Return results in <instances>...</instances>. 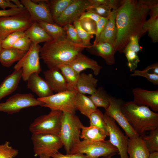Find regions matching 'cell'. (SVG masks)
<instances>
[{
    "instance_id": "32",
    "label": "cell",
    "mask_w": 158,
    "mask_h": 158,
    "mask_svg": "<svg viewBox=\"0 0 158 158\" xmlns=\"http://www.w3.org/2000/svg\"><path fill=\"white\" fill-rule=\"evenodd\" d=\"M75 0H48L50 11L55 23L57 19L66 8Z\"/></svg>"
},
{
    "instance_id": "26",
    "label": "cell",
    "mask_w": 158,
    "mask_h": 158,
    "mask_svg": "<svg viewBox=\"0 0 158 158\" xmlns=\"http://www.w3.org/2000/svg\"><path fill=\"white\" fill-rule=\"evenodd\" d=\"M27 52L12 48H2L0 52V62L4 66L9 67L21 60Z\"/></svg>"
},
{
    "instance_id": "56",
    "label": "cell",
    "mask_w": 158,
    "mask_h": 158,
    "mask_svg": "<svg viewBox=\"0 0 158 158\" xmlns=\"http://www.w3.org/2000/svg\"><path fill=\"white\" fill-rule=\"evenodd\" d=\"M2 40H0V52L2 49Z\"/></svg>"
},
{
    "instance_id": "9",
    "label": "cell",
    "mask_w": 158,
    "mask_h": 158,
    "mask_svg": "<svg viewBox=\"0 0 158 158\" xmlns=\"http://www.w3.org/2000/svg\"><path fill=\"white\" fill-rule=\"evenodd\" d=\"M31 139L34 155L36 156L44 154L50 157L58 152L63 146L59 136L55 135L32 134Z\"/></svg>"
},
{
    "instance_id": "13",
    "label": "cell",
    "mask_w": 158,
    "mask_h": 158,
    "mask_svg": "<svg viewBox=\"0 0 158 158\" xmlns=\"http://www.w3.org/2000/svg\"><path fill=\"white\" fill-rule=\"evenodd\" d=\"M20 1L29 13L33 21H43L55 23L50 11L48 0H21Z\"/></svg>"
},
{
    "instance_id": "20",
    "label": "cell",
    "mask_w": 158,
    "mask_h": 158,
    "mask_svg": "<svg viewBox=\"0 0 158 158\" xmlns=\"http://www.w3.org/2000/svg\"><path fill=\"white\" fill-rule=\"evenodd\" d=\"M139 39L138 35L131 37L123 51L128 60V66L131 72L135 70L140 61L138 53L142 49L139 44Z\"/></svg>"
},
{
    "instance_id": "2",
    "label": "cell",
    "mask_w": 158,
    "mask_h": 158,
    "mask_svg": "<svg viewBox=\"0 0 158 158\" xmlns=\"http://www.w3.org/2000/svg\"><path fill=\"white\" fill-rule=\"evenodd\" d=\"M88 48L82 44L74 43L67 38L53 39L41 47L40 55L49 69L58 68L61 64L68 63Z\"/></svg>"
},
{
    "instance_id": "22",
    "label": "cell",
    "mask_w": 158,
    "mask_h": 158,
    "mask_svg": "<svg viewBox=\"0 0 158 158\" xmlns=\"http://www.w3.org/2000/svg\"><path fill=\"white\" fill-rule=\"evenodd\" d=\"M128 158H148L150 152L140 136L129 138L127 149Z\"/></svg>"
},
{
    "instance_id": "3",
    "label": "cell",
    "mask_w": 158,
    "mask_h": 158,
    "mask_svg": "<svg viewBox=\"0 0 158 158\" xmlns=\"http://www.w3.org/2000/svg\"><path fill=\"white\" fill-rule=\"evenodd\" d=\"M121 110L130 126L140 136L158 128V114L148 107L129 101L123 103Z\"/></svg>"
},
{
    "instance_id": "36",
    "label": "cell",
    "mask_w": 158,
    "mask_h": 158,
    "mask_svg": "<svg viewBox=\"0 0 158 158\" xmlns=\"http://www.w3.org/2000/svg\"><path fill=\"white\" fill-rule=\"evenodd\" d=\"M142 137L150 153L158 152V128L150 131L148 135Z\"/></svg>"
},
{
    "instance_id": "29",
    "label": "cell",
    "mask_w": 158,
    "mask_h": 158,
    "mask_svg": "<svg viewBox=\"0 0 158 158\" xmlns=\"http://www.w3.org/2000/svg\"><path fill=\"white\" fill-rule=\"evenodd\" d=\"M82 132L80 138L90 141H98L105 140L107 135L102 130L95 126H84L81 127Z\"/></svg>"
},
{
    "instance_id": "48",
    "label": "cell",
    "mask_w": 158,
    "mask_h": 158,
    "mask_svg": "<svg viewBox=\"0 0 158 158\" xmlns=\"http://www.w3.org/2000/svg\"><path fill=\"white\" fill-rule=\"evenodd\" d=\"M50 157L52 158H86L85 155L83 153L64 154L59 152L52 154Z\"/></svg>"
},
{
    "instance_id": "34",
    "label": "cell",
    "mask_w": 158,
    "mask_h": 158,
    "mask_svg": "<svg viewBox=\"0 0 158 158\" xmlns=\"http://www.w3.org/2000/svg\"><path fill=\"white\" fill-rule=\"evenodd\" d=\"M154 42L158 41V17L150 18L146 20L143 26L142 33L143 35L146 32Z\"/></svg>"
},
{
    "instance_id": "28",
    "label": "cell",
    "mask_w": 158,
    "mask_h": 158,
    "mask_svg": "<svg viewBox=\"0 0 158 158\" xmlns=\"http://www.w3.org/2000/svg\"><path fill=\"white\" fill-rule=\"evenodd\" d=\"M76 110L89 118L91 114L97 109L89 97L77 92L75 102Z\"/></svg>"
},
{
    "instance_id": "41",
    "label": "cell",
    "mask_w": 158,
    "mask_h": 158,
    "mask_svg": "<svg viewBox=\"0 0 158 158\" xmlns=\"http://www.w3.org/2000/svg\"><path fill=\"white\" fill-rule=\"evenodd\" d=\"M111 8L104 5L90 6L86 10L98 15L101 17L108 18L111 12Z\"/></svg>"
},
{
    "instance_id": "38",
    "label": "cell",
    "mask_w": 158,
    "mask_h": 158,
    "mask_svg": "<svg viewBox=\"0 0 158 158\" xmlns=\"http://www.w3.org/2000/svg\"><path fill=\"white\" fill-rule=\"evenodd\" d=\"M9 142L6 141L0 144V158H15L18 154V150L10 146Z\"/></svg>"
},
{
    "instance_id": "35",
    "label": "cell",
    "mask_w": 158,
    "mask_h": 158,
    "mask_svg": "<svg viewBox=\"0 0 158 158\" xmlns=\"http://www.w3.org/2000/svg\"><path fill=\"white\" fill-rule=\"evenodd\" d=\"M90 126L97 127L103 130L107 136L109 134L106 123L104 120L103 114L99 109L92 112L88 118Z\"/></svg>"
},
{
    "instance_id": "52",
    "label": "cell",
    "mask_w": 158,
    "mask_h": 158,
    "mask_svg": "<svg viewBox=\"0 0 158 158\" xmlns=\"http://www.w3.org/2000/svg\"><path fill=\"white\" fill-rule=\"evenodd\" d=\"M145 69L150 73L158 75L157 63L149 65Z\"/></svg>"
},
{
    "instance_id": "5",
    "label": "cell",
    "mask_w": 158,
    "mask_h": 158,
    "mask_svg": "<svg viewBox=\"0 0 158 158\" xmlns=\"http://www.w3.org/2000/svg\"><path fill=\"white\" fill-rule=\"evenodd\" d=\"M118 152L117 149L109 140L98 141H90L83 140L75 144L71 149L70 154H85L86 158H107Z\"/></svg>"
},
{
    "instance_id": "53",
    "label": "cell",
    "mask_w": 158,
    "mask_h": 158,
    "mask_svg": "<svg viewBox=\"0 0 158 158\" xmlns=\"http://www.w3.org/2000/svg\"><path fill=\"white\" fill-rule=\"evenodd\" d=\"M10 1L12 2L18 8H22L24 7L21 4L20 1L18 0H11Z\"/></svg>"
},
{
    "instance_id": "4",
    "label": "cell",
    "mask_w": 158,
    "mask_h": 158,
    "mask_svg": "<svg viewBox=\"0 0 158 158\" xmlns=\"http://www.w3.org/2000/svg\"><path fill=\"white\" fill-rule=\"evenodd\" d=\"M83 124L75 114L63 112L59 137L66 154H70L72 147L80 140Z\"/></svg>"
},
{
    "instance_id": "10",
    "label": "cell",
    "mask_w": 158,
    "mask_h": 158,
    "mask_svg": "<svg viewBox=\"0 0 158 158\" xmlns=\"http://www.w3.org/2000/svg\"><path fill=\"white\" fill-rule=\"evenodd\" d=\"M41 46L32 43L30 49L24 56L14 66L15 70L22 69V78L27 81L33 73L39 74L41 71L40 62V52Z\"/></svg>"
},
{
    "instance_id": "30",
    "label": "cell",
    "mask_w": 158,
    "mask_h": 158,
    "mask_svg": "<svg viewBox=\"0 0 158 158\" xmlns=\"http://www.w3.org/2000/svg\"><path fill=\"white\" fill-rule=\"evenodd\" d=\"M63 75L67 85V90L76 89L80 73L66 64H61L58 67Z\"/></svg>"
},
{
    "instance_id": "21",
    "label": "cell",
    "mask_w": 158,
    "mask_h": 158,
    "mask_svg": "<svg viewBox=\"0 0 158 158\" xmlns=\"http://www.w3.org/2000/svg\"><path fill=\"white\" fill-rule=\"evenodd\" d=\"M91 54L101 57L106 63L111 65L115 62L114 54L116 52L114 46L108 42H98L86 49Z\"/></svg>"
},
{
    "instance_id": "16",
    "label": "cell",
    "mask_w": 158,
    "mask_h": 158,
    "mask_svg": "<svg viewBox=\"0 0 158 158\" xmlns=\"http://www.w3.org/2000/svg\"><path fill=\"white\" fill-rule=\"evenodd\" d=\"M133 102L140 106L150 107L155 111H158V90L150 91L140 88L132 90Z\"/></svg>"
},
{
    "instance_id": "44",
    "label": "cell",
    "mask_w": 158,
    "mask_h": 158,
    "mask_svg": "<svg viewBox=\"0 0 158 158\" xmlns=\"http://www.w3.org/2000/svg\"><path fill=\"white\" fill-rule=\"evenodd\" d=\"M32 43L31 40L25 35L19 38L12 48L27 51L30 49Z\"/></svg>"
},
{
    "instance_id": "8",
    "label": "cell",
    "mask_w": 158,
    "mask_h": 158,
    "mask_svg": "<svg viewBox=\"0 0 158 158\" xmlns=\"http://www.w3.org/2000/svg\"><path fill=\"white\" fill-rule=\"evenodd\" d=\"M34 22L26 9L16 15L0 17V40L14 32L25 31Z\"/></svg>"
},
{
    "instance_id": "54",
    "label": "cell",
    "mask_w": 158,
    "mask_h": 158,
    "mask_svg": "<svg viewBox=\"0 0 158 158\" xmlns=\"http://www.w3.org/2000/svg\"><path fill=\"white\" fill-rule=\"evenodd\" d=\"M148 158H158V152L150 153Z\"/></svg>"
},
{
    "instance_id": "19",
    "label": "cell",
    "mask_w": 158,
    "mask_h": 158,
    "mask_svg": "<svg viewBox=\"0 0 158 158\" xmlns=\"http://www.w3.org/2000/svg\"><path fill=\"white\" fill-rule=\"evenodd\" d=\"M28 88L35 93L38 98H42L53 95V92L49 85L39 74L34 73L31 74L28 80Z\"/></svg>"
},
{
    "instance_id": "31",
    "label": "cell",
    "mask_w": 158,
    "mask_h": 158,
    "mask_svg": "<svg viewBox=\"0 0 158 158\" xmlns=\"http://www.w3.org/2000/svg\"><path fill=\"white\" fill-rule=\"evenodd\" d=\"M37 23L53 39L67 38L66 32L64 28L57 24L43 21Z\"/></svg>"
},
{
    "instance_id": "49",
    "label": "cell",
    "mask_w": 158,
    "mask_h": 158,
    "mask_svg": "<svg viewBox=\"0 0 158 158\" xmlns=\"http://www.w3.org/2000/svg\"><path fill=\"white\" fill-rule=\"evenodd\" d=\"M149 14L150 17H158V3L157 0H153L150 7Z\"/></svg>"
},
{
    "instance_id": "7",
    "label": "cell",
    "mask_w": 158,
    "mask_h": 158,
    "mask_svg": "<svg viewBox=\"0 0 158 158\" xmlns=\"http://www.w3.org/2000/svg\"><path fill=\"white\" fill-rule=\"evenodd\" d=\"M63 112L51 110L48 114L37 117L30 125L29 130L33 134H49L59 136Z\"/></svg>"
},
{
    "instance_id": "55",
    "label": "cell",
    "mask_w": 158,
    "mask_h": 158,
    "mask_svg": "<svg viewBox=\"0 0 158 158\" xmlns=\"http://www.w3.org/2000/svg\"><path fill=\"white\" fill-rule=\"evenodd\" d=\"M39 156L40 158H50V157L49 156L44 154H41Z\"/></svg>"
},
{
    "instance_id": "23",
    "label": "cell",
    "mask_w": 158,
    "mask_h": 158,
    "mask_svg": "<svg viewBox=\"0 0 158 158\" xmlns=\"http://www.w3.org/2000/svg\"><path fill=\"white\" fill-rule=\"evenodd\" d=\"M22 68L15 70L1 83L0 85V100L16 89L22 78Z\"/></svg>"
},
{
    "instance_id": "1",
    "label": "cell",
    "mask_w": 158,
    "mask_h": 158,
    "mask_svg": "<svg viewBox=\"0 0 158 158\" xmlns=\"http://www.w3.org/2000/svg\"><path fill=\"white\" fill-rule=\"evenodd\" d=\"M153 0H121L116 9V52L123 53L130 38L143 35L142 28L149 14L150 7Z\"/></svg>"
},
{
    "instance_id": "57",
    "label": "cell",
    "mask_w": 158,
    "mask_h": 158,
    "mask_svg": "<svg viewBox=\"0 0 158 158\" xmlns=\"http://www.w3.org/2000/svg\"><path fill=\"white\" fill-rule=\"evenodd\" d=\"M113 156V155H111L107 157L106 158H114L112 157Z\"/></svg>"
},
{
    "instance_id": "18",
    "label": "cell",
    "mask_w": 158,
    "mask_h": 158,
    "mask_svg": "<svg viewBox=\"0 0 158 158\" xmlns=\"http://www.w3.org/2000/svg\"><path fill=\"white\" fill-rule=\"evenodd\" d=\"M43 73L45 81L53 92L57 93L67 90L66 82L58 68L49 69Z\"/></svg>"
},
{
    "instance_id": "46",
    "label": "cell",
    "mask_w": 158,
    "mask_h": 158,
    "mask_svg": "<svg viewBox=\"0 0 158 158\" xmlns=\"http://www.w3.org/2000/svg\"><path fill=\"white\" fill-rule=\"evenodd\" d=\"M108 21V18L101 17L96 22L97 29L95 38L92 45H95L98 43L99 36L106 26Z\"/></svg>"
},
{
    "instance_id": "25",
    "label": "cell",
    "mask_w": 158,
    "mask_h": 158,
    "mask_svg": "<svg viewBox=\"0 0 158 158\" xmlns=\"http://www.w3.org/2000/svg\"><path fill=\"white\" fill-rule=\"evenodd\" d=\"M116 10H113L111 11L108 23L99 36L98 43L108 42L115 47L116 35Z\"/></svg>"
},
{
    "instance_id": "12",
    "label": "cell",
    "mask_w": 158,
    "mask_h": 158,
    "mask_svg": "<svg viewBox=\"0 0 158 158\" xmlns=\"http://www.w3.org/2000/svg\"><path fill=\"white\" fill-rule=\"evenodd\" d=\"M103 116L107 126L110 142L117 149L120 158H128L127 152L128 137L124 135L113 118L105 113Z\"/></svg>"
},
{
    "instance_id": "15",
    "label": "cell",
    "mask_w": 158,
    "mask_h": 158,
    "mask_svg": "<svg viewBox=\"0 0 158 158\" xmlns=\"http://www.w3.org/2000/svg\"><path fill=\"white\" fill-rule=\"evenodd\" d=\"M91 6L89 0H75L57 19L55 23L63 27L79 20L82 14Z\"/></svg>"
},
{
    "instance_id": "39",
    "label": "cell",
    "mask_w": 158,
    "mask_h": 158,
    "mask_svg": "<svg viewBox=\"0 0 158 158\" xmlns=\"http://www.w3.org/2000/svg\"><path fill=\"white\" fill-rule=\"evenodd\" d=\"M25 35V31H17L10 34L2 40V48H11L15 42Z\"/></svg>"
},
{
    "instance_id": "45",
    "label": "cell",
    "mask_w": 158,
    "mask_h": 158,
    "mask_svg": "<svg viewBox=\"0 0 158 158\" xmlns=\"http://www.w3.org/2000/svg\"><path fill=\"white\" fill-rule=\"evenodd\" d=\"M91 6L104 5L113 10H116L119 6L121 1L116 0H89Z\"/></svg>"
},
{
    "instance_id": "27",
    "label": "cell",
    "mask_w": 158,
    "mask_h": 158,
    "mask_svg": "<svg viewBox=\"0 0 158 158\" xmlns=\"http://www.w3.org/2000/svg\"><path fill=\"white\" fill-rule=\"evenodd\" d=\"M25 32L32 43L36 44H39L41 42H47L53 39L37 22H34L31 26L25 31Z\"/></svg>"
},
{
    "instance_id": "40",
    "label": "cell",
    "mask_w": 158,
    "mask_h": 158,
    "mask_svg": "<svg viewBox=\"0 0 158 158\" xmlns=\"http://www.w3.org/2000/svg\"><path fill=\"white\" fill-rule=\"evenodd\" d=\"M66 30L67 38L71 42L76 44H82L77 30L72 24H68L63 26Z\"/></svg>"
},
{
    "instance_id": "43",
    "label": "cell",
    "mask_w": 158,
    "mask_h": 158,
    "mask_svg": "<svg viewBox=\"0 0 158 158\" xmlns=\"http://www.w3.org/2000/svg\"><path fill=\"white\" fill-rule=\"evenodd\" d=\"M133 72V73L130 75L131 76L143 77L154 85H158V75L150 73L145 69L142 70H135Z\"/></svg>"
},
{
    "instance_id": "6",
    "label": "cell",
    "mask_w": 158,
    "mask_h": 158,
    "mask_svg": "<svg viewBox=\"0 0 158 158\" xmlns=\"http://www.w3.org/2000/svg\"><path fill=\"white\" fill-rule=\"evenodd\" d=\"M77 92L76 89L67 90L47 97L37 99L44 103L41 107L49 108L51 110H59L75 114Z\"/></svg>"
},
{
    "instance_id": "50",
    "label": "cell",
    "mask_w": 158,
    "mask_h": 158,
    "mask_svg": "<svg viewBox=\"0 0 158 158\" xmlns=\"http://www.w3.org/2000/svg\"><path fill=\"white\" fill-rule=\"evenodd\" d=\"M101 17L100 16L94 13L87 11L82 14L79 20L84 18H88L96 22Z\"/></svg>"
},
{
    "instance_id": "42",
    "label": "cell",
    "mask_w": 158,
    "mask_h": 158,
    "mask_svg": "<svg viewBox=\"0 0 158 158\" xmlns=\"http://www.w3.org/2000/svg\"><path fill=\"white\" fill-rule=\"evenodd\" d=\"M82 28L87 32L95 35L97 26L96 22L88 18H84L78 20Z\"/></svg>"
},
{
    "instance_id": "33",
    "label": "cell",
    "mask_w": 158,
    "mask_h": 158,
    "mask_svg": "<svg viewBox=\"0 0 158 158\" xmlns=\"http://www.w3.org/2000/svg\"><path fill=\"white\" fill-rule=\"evenodd\" d=\"M110 97L104 88L102 87H100L89 97L97 108L102 107L105 110L109 105Z\"/></svg>"
},
{
    "instance_id": "51",
    "label": "cell",
    "mask_w": 158,
    "mask_h": 158,
    "mask_svg": "<svg viewBox=\"0 0 158 158\" xmlns=\"http://www.w3.org/2000/svg\"><path fill=\"white\" fill-rule=\"evenodd\" d=\"M18 8L12 2L9 0H0V7L3 10L6 9L7 7Z\"/></svg>"
},
{
    "instance_id": "17",
    "label": "cell",
    "mask_w": 158,
    "mask_h": 158,
    "mask_svg": "<svg viewBox=\"0 0 158 158\" xmlns=\"http://www.w3.org/2000/svg\"><path fill=\"white\" fill-rule=\"evenodd\" d=\"M66 64L80 74L83 70L90 69L96 76L99 74L102 68L97 61L82 53L79 54L72 60Z\"/></svg>"
},
{
    "instance_id": "11",
    "label": "cell",
    "mask_w": 158,
    "mask_h": 158,
    "mask_svg": "<svg viewBox=\"0 0 158 158\" xmlns=\"http://www.w3.org/2000/svg\"><path fill=\"white\" fill-rule=\"evenodd\" d=\"M44 104L31 93H18L9 97L5 102L0 103V111L13 114L24 108L42 106Z\"/></svg>"
},
{
    "instance_id": "24",
    "label": "cell",
    "mask_w": 158,
    "mask_h": 158,
    "mask_svg": "<svg viewBox=\"0 0 158 158\" xmlns=\"http://www.w3.org/2000/svg\"><path fill=\"white\" fill-rule=\"evenodd\" d=\"M98 80L92 73H80L76 87L77 92L83 94L90 95L97 90Z\"/></svg>"
},
{
    "instance_id": "37",
    "label": "cell",
    "mask_w": 158,
    "mask_h": 158,
    "mask_svg": "<svg viewBox=\"0 0 158 158\" xmlns=\"http://www.w3.org/2000/svg\"><path fill=\"white\" fill-rule=\"evenodd\" d=\"M73 24L82 41V44L87 47L88 48H89L92 45L90 42V40L93 37L94 35L85 31L81 26L79 20L75 21Z\"/></svg>"
},
{
    "instance_id": "47",
    "label": "cell",
    "mask_w": 158,
    "mask_h": 158,
    "mask_svg": "<svg viewBox=\"0 0 158 158\" xmlns=\"http://www.w3.org/2000/svg\"><path fill=\"white\" fill-rule=\"evenodd\" d=\"M25 9V8L24 7L22 8H11L8 9L0 10V17L16 15L21 13Z\"/></svg>"
},
{
    "instance_id": "14",
    "label": "cell",
    "mask_w": 158,
    "mask_h": 158,
    "mask_svg": "<svg viewBox=\"0 0 158 158\" xmlns=\"http://www.w3.org/2000/svg\"><path fill=\"white\" fill-rule=\"evenodd\" d=\"M110 104L105 113L116 121L129 138L139 136L128 123L121 110L122 101L112 97L109 98Z\"/></svg>"
}]
</instances>
